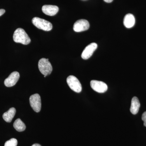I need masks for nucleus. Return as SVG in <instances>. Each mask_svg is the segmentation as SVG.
I'll list each match as a JSON object with an SVG mask.
<instances>
[{
	"mask_svg": "<svg viewBox=\"0 0 146 146\" xmlns=\"http://www.w3.org/2000/svg\"><path fill=\"white\" fill-rule=\"evenodd\" d=\"M13 41L16 43L28 45L31 42V39L27 33L22 28H18L14 32L13 35Z\"/></svg>",
	"mask_w": 146,
	"mask_h": 146,
	"instance_id": "f257e3e1",
	"label": "nucleus"
},
{
	"mask_svg": "<svg viewBox=\"0 0 146 146\" xmlns=\"http://www.w3.org/2000/svg\"><path fill=\"white\" fill-rule=\"evenodd\" d=\"M32 22L35 26L42 30L48 31L52 29V24L44 19H42L38 17H35L33 18Z\"/></svg>",
	"mask_w": 146,
	"mask_h": 146,
	"instance_id": "f03ea898",
	"label": "nucleus"
},
{
	"mask_svg": "<svg viewBox=\"0 0 146 146\" xmlns=\"http://www.w3.org/2000/svg\"><path fill=\"white\" fill-rule=\"evenodd\" d=\"M38 68L40 72L44 76L48 75L52 71V66L48 58H41L38 63Z\"/></svg>",
	"mask_w": 146,
	"mask_h": 146,
	"instance_id": "7ed1b4c3",
	"label": "nucleus"
},
{
	"mask_svg": "<svg viewBox=\"0 0 146 146\" xmlns=\"http://www.w3.org/2000/svg\"><path fill=\"white\" fill-rule=\"evenodd\" d=\"M67 82L68 86L73 91L79 93L82 91L81 83L78 78L74 76H70L67 79Z\"/></svg>",
	"mask_w": 146,
	"mask_h": 146,
	"instance_id": "20e7f679",
	"label": "nucleus"
},
{
	"mask_svg": "<svg viewBox=\"0 0 146 146\" xmlns=\"http://www.w3.org/2000/svg\"><path fill=\"white\" fill-rule=\"evenodd\" d=\"M30 104L33 110L36 112H40L41 109V100L38 94H35L30 97Z\"/></svg>",
	"mask_w": 146,
	"mask_h": 146,
	"instance_id": "39448f33",
	"label": "nucleus"
},
{
	"mask_svg": "<svg viewBox=\"0 0 146 146\" xmlns=\"http://www.w3.org/2000/svg\"><path fill=\"white\" fill-rule=\"evenodd\" d=\"M90 85L92 89L98 93H105L108 90L107 84L103 82L92 80L90 82Z\"/></svg>",
	"mask_w": 146,
	"mask_h": 146,
	"instance_id": "423d86ee",
	"label": "nucleus"
},
{
	"mask_svg": "<svg viewBox=\"0 0 146 146\" xmlns=\"http://www.w3.org/2000/svg\"><path fill=\"white\" fill-rule=\"evenodd\" d=\"M89 27L90 25L87 20L80 19L77 21L74 24L73 29L76 32H80L89 29Z\"/></svg>",
	"mask_w": 146,
	"mask_h": 146,
	"instance_id": "0eeeda50",
	"label": "nucleus"
},
{
	"mask_svg": "<svg viewBox=\"0 0 146 146\" xmlns=\"http://www.w3.org/2000/svg\"><path fill=\"white\" fill-rule=\"evenodd\" d=\"M98 45L95 43H92L85 48L81 54V57L84 60L89 59L92 56L94 51L96 50Z\"/></svg>",
	"mask_w": 146,
	"mask_h": 146,
	"instance_id": "6e6552de",
	"label": "nucleus"
},
{
	"mask_svg": "<svg viewBox=\"0 0 146 146\" xmlns=\"http://www.w3.org/2000/svg\"><path fill=\"white\" fill-rule=\"evenodd\" d=\"M20 78V74L17 72H14L10 74L5 80L4 84L7 87H10L14 86Z\"/></svg>",
	"mask_w": 146,
	"mask_h": 146,
	"instance_id": "1a4fd4ad",
	"label": "nucleus"
},
{
	"mask_svg": "<svg viewBox=\"0 0 146 146\" xmlns=\"http://www.w3.org/2000/svg\"><path fill=\"white\" fill-rule=\"evenodd\" d=\"M43 13L50 16H53L58 13L59 8L57 6L52 5H44L42 7Z\"/></svg>",
	"mask_w": 146,
	"mask_h": 146,
	"instance_id": "9d476101",
	"label": "nucleus"
},
{
	"mask_svg": "<svg viewBox=\"0 0 146 146\" xmlns=\"http://www.w3.org/2000/svg\"><path fill=\"white\" fill-rule=\"evenodd\" d=\"M141 104L138 98L134 97L131 100V105L130 108L131 112L133 115H136L139 111Z\"/></svg>",
	"mask_w": 146,
	"mask_h": 146,
	"instance_id": "9b49d317",
	"label": "nucleus"
},
{
	"mask_svg": "<svg viewBox=\"0 0 146 146\" xmlns=\"http://www.w3.org/2000/svg\"><path fill=\"white\" fill-rule=\"evenodd\" d=\"M135 23V19L132 14L128 13L125 16L123 24L125 27L127 28H131L133 27Z\"/></svg>",
	"mask_w": 146,
	"mask_h": 146,
	"instance_id": "f8f14e48",
	"label": "nucleus"
},
{
	"mask_svg": "<svg viewBox=\"0 0 146 146\" xmlns=\"http://www.w3.org/2000/svg\"><path fill=\"white\" fill-rule=\"evenodd\" d=\"M16 113V110L14 108H10L8 111L5 112L3 115V118L6 122L7 123H10Z\"/></svg>",
	"mask_w": 146,
	"mask_h": 146,
	"instance_id": "ddd939ff",
	"label": "nucleus"
},
{
	"mask_svg": "<svg viewBox=\"0 0 146 146\" xmlns=\"http://www.w3.org/2000/svg\"><path fill=\"white\" fill-rule=\"evenodd\" d=\"M13 127L19 132L24 131L26 128V126L21 119H17L13 123Z\"/></svg>",
	"mask_w": 146,
	"mask_h": 146,
	"instance_id": "4468645a",
	"label": "nucleus"
},
{
	"mask_svg": "<svg viewBox=\"0 0 146 146\" xmlns=\"http://www.w3.org/2000/svg\"><path fill=\"white\" fill-rule=\"evenodd\" d=\"M18 141L15 138H11L5 142L4 146H17Z\"/></svg>",
	"mask_w": 146,
	"mask_h": 146,
	"instance_id": "2eb2a0df",
	"label": "nucleus"
},
{
	"mask_svg": "<svg viewBox=\"0 0 146 146\" xmlns=\"http://www.w3.org/2000/svg\"><path fill=\"white\" fill-rule=\"evenodd\" d=\"M142 119L144 122V125L146 127V111L143 113L142 116Z\"/></svg>",
	"mask_w": 146,
	"mask_h": 146,
	"instance_id": "dca6fc26",
	"label": "nucleus"
},
{
	"mask_svg": "<svg viewBox=\"0 0 146 146\" xmlns=\"http://www.w3.org/2000/svg\"><path fill=\"white\" fill-rule=\"evenodd\" d=\"M5 10L4 9H0V16H2L5 13Z\"/></svg>",
	"mask_w": 146,
	"mask_h": 146,
	"instance_id": "f3484780",
	"label": "nucleus"
},
{
	"mask_svg": "<svg viewBox=\"0 0 146 146\" xmlns=\"http://www.w3.org/2000/svg\"><path fill=\"white\" fill-rule=\"evenodd\" d=\"M105 2L110 3L112 2L113 0H104Z\"/></svg>",
	"mask_w": 146,
	"mask_h": 146,
	"instance_id": "a211bd4d",
	"label": "nucleus"
},
{
	"mask_svg": "<svg viewBox=\"0 0 146 146\" xmlns=\"http://www.w3.org/2000/svg\"><path fill=\"white\" fill-rule=\"evenodd\" d=\"M32 146H41L39 144H35L34 145H33Z\"/></svg>",
	"mask_w": 146,
	"mask_h": 146,
	"instance_id": "6ab92c4d",
	"label": "nucleus"
},
{
	"mask_svg": "<svg viewBox=\"0 0 146 146\" xmlns=\"http://www.w3.org/2000/svg\"><path fill=\"white\" fill-rule=\"evenodd\" d=\"M46 76H44V78L46 77Z\"/></svg>",
	"mask_w": 146,
	"mask_h": 146,
	"instance_id": "aec40b11",
	"label": "nucleus"
}]
</instances>
